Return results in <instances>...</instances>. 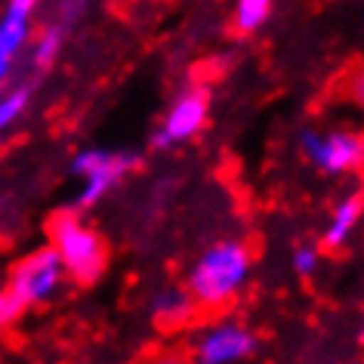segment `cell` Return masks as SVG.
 I'll list each match as a JSON object with an SVG mask.
<instances>
[{"instance_id":"6da1fadb","label":"cell","mask_w":364,"mask_h":364,"mask_svg":"<svg viewBox=\"0 0 364 364\" xmlns=\"http://www.w3.org/2000/svg\"><path fill=\"white\" fill-rule=\"evenodd\" d=\"M253 257L244 241H220L207 247L188 269L186 287L201 309H223L250 281Z\"/></svg>"},{"instance_id":"7a4b0ae2","label":"cell","mask_w":364,"mask_h":364,"mask_svg":"<svg viewBox=\"0 0 364 364\" xmlns=\"http://www.w3.org/2000/svg\"><path fill=\"white\" fill-rule=\"evenodd\" d=\"M50 247L56 250L62 259L68 278L77 284H93L102 278L105 262H108V247L102 235L80 220L77 213H56L50 220Z\"/></svg>"},{"instance_id":"3957f363","label":"cell","mask_w":364,"mask_h":364,"mask_svg":"<svg viewBox=\"0 0 364 364\" xmlns=\"http://www.w3.org/2000/svg\"><path fill=\"white\" fill-rule=\"evenodd\" d=\"M136 167H139V154L136 151H102V149L77 151L75 161H71V173L84 179V188L77 195V207L99 204Z\"/></svg>"},{"instance_id":"277c9868","label":"cell","mask_w":364,"mask_h":364,"mask_svg":"<svg viewBox=\"0 0 364 364\" xmlns=\"http://www.w3.org/2000/svg\"><path fill=\"white\" fill-rule=\"evenodd\" d=\"M65 278L68 275H65V269H62V259L47 244V247L31 250L28 257H22L16 262L6 287H10L25 306H41V303H50V299L59 294Z\"/></svg>"},{"instance_id":"5b68a950","label":"cell","mask_w":364,"mask_h":364,"mask_svg":"<svg viewBox=\"0 0 364 364\" xmlns=\"http://www.w3.org/2000/svg\"><path fill=\"white\" fill-rule=\"evenodd\" d=\"M299 151L309 164L321 173H352L364 167V136L355 130H303L299 133Z\"/></svg>"},{"instance_id":"8992f818","label":"cell","mask_w":364,"mask_h":364,"mask_svg":"<svg viewBox=\"0 0 364 364\" xmlns=\"http://www.w3.org/2000/svg\"><path fill=\"white\" fill-rule=\"evenodd\" d=\"M210 117V93L204 87H188L173 99V105L167 108L161 127L154 130L151 142L154 149H170V145L188 142L207 127Z\"/></svg>"},{"instance_id":"52a82bcc","label":"cell","mask_w":364,"mask_h":364,"mask_svg":"<svg viewBox=\"0 0 364 364\" xmlns=\"http://www.w3.org/2000/svg\"><path fill=\"white\" fill-rule=\"evenodd\" d=\"M257 349V336L238 321H216L192 340V364H238Z\"/></svg>"},{"instance_id":"ba28073f","label":"cell","mask_w":364,"mask_h":364,"mask_svg":"<svg viewBox=\"0 0 364 364\" xmlns=\"http://www.w3.org/2000/svg\"><path fill=\"white\" fill-rule=\"evenodd\" d=\"M198 309L201 306L195 303L188 287H161L151 296V318L161 331H179V327L192 324Z\"/></svg>"},{"instance_id":"9c48e42d","label":"cell","mask_w":364,"mask_h":364,"mask_svg":"<svg viewBox=\"0 0 364 364\" xmlns=\"http://www.w3.org/2000/svg\"><path fill=\"white\" fill-rule=\"evenodd\" d=\"M361 213H364V195L361 192H352L349 198H343V201L333 207L331 220L324 225V247L340 250L343 244L352 238V232L358 229Z\"/></svg>"},{"instance_id":"30bf717a","label":"cell","mask_w":364,"mask_h":364,"mask_svg":"<svg viewBox=\"0 0 364 364\" xmlns=\"http://www.w3.org/2000/svg\"><path fill=\"white\" fill-rule=\"evenodd\" d=\"M31 16H34L31 10L6 4L4 16H0V59L16 62V56L31 38Z\"/></svg>"},{"instance_id":"8fae6325","label":"cell","mask_w":364,"mask_h":364,"mask_svg":"<svg viewBox=\"0 0 364 364\" xmlns=\"http://www.w3.org/2000/svg\"><path fill=\"white\" fill-rule=\"evenodd\" d=\"M272 16V0H238L235 6V31L238 34H253L269 22Z\"/></svg>"},{"instance_id":"7c38bea8","label":"cell","mask_w":364,"mask_h":364,"mask_svg":"<svg viewBox=\"0 0 364 364\" xmlns=\"http://www.w3.org/2000/svg\"><path fill=\"white\" fill-rule=\"evenodd\" d=\"M31 102V90L28 87H16V90H6L0 96V130L13 127L19 117L25 114V108Z\"/></svg>"},{"instance_id":"4fadbf2b","label":"cell","mask_w":364,"mask_h":364,"mask_svg":"<svg viewBox=\"0 0 364 364\" xmlns=\"http://www.w3.org/2000/svg\"><path fill=\"white\" fill-rule=\"evenodd\" d=\"M59 47H62V31L59 28H43L41 38L34 41V50H31V62L38 68H50L59 56Z\"/></svg>"},{"instance_id":"5bb4252c","label":"cell","mask_w":364,"mask_h":364,"mask_svg":"<svg viewBox=\"0 0 364 364\" xmlns=\"http://www.w3.org/2000/svg\"><path fill=\"white\" fill-rule=\"evenodd\" d=\"M25 309H28V306H25L10 287H0V331L13 327L25 315Z\"/></svg>"},{"instance_id":"9a60e30c","label":"cell","mask_w":364,"mask_h":364,"mask_svg":"<svg viewBox=\"0 0 364 364\" xmlns=\"http://www.w3.org/2000/svg\"><path fill=\"white\" fill-rule=\"evenodd\" d=\"M290 262H294L296 275L309 278V275H315L318 262H321V253H318V247H312V244H299L294 250V257H290Z\"/></svg>"},{"instance_id":"2e32d148","label":"cell","mask_w":364,"mask_h":364,"mask_svg":"<svg viewBox=\"0 0 364 364\" xmlns=\"http://www.w3.org/2000/svg\"><path fill=\"white\" fill-rule=\"evenodd\" d=\"M349 96H352L355 102H358V105L364 108V68H361L358 75H355V77L349 80Z\"/></svg>"},{"instance_id":"e0dca14e","label":"cell","mask_w":364,"mask_h":364,"mask_svg":"<svg viewBox=\"0 0 364 364\" xmlns=\"http://www.w3.org/2000/svg\"><path fill=\"white\" fill-rule=\"evenodd\" d=\"M145 364H186V361L176 358V355H161V358H151V361H145Z\"/></svg>"},{"instance_id":"ac0fdd59","label":"cell","mask_w":364,"mask_h":364,"mask_svg":"<svg viewBox=\"0 0 364 364\" xmlns=\"http://www.w3.org/2000/svg\"><path fill=\"white\" fill-rule=\"evenodd\" d=\"M112 4H124V0H112Z\"/></svg>"},{"instance_id":"d6986e66","label":"cell","mask_w":364,"mask_h":364,"mask_svg":"<svg viewBox=\"0 0 364 364\" xmlns=\"http://www.w3.org/2000/svg\"><path fill=\"white\" fill-rule=\"evenodd\" d=\"M361 340H364V331H361Z\"/></svg>"}]
</instances>
